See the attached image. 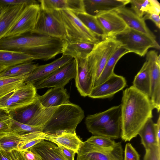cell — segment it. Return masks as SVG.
I'll list each match as a JSON object with an SVG mask.
<instances>
[{
  "label": "cell",
  "mask_w": 160,
  "mask_h": 160,
  "mask_svg": "<svg viewBox=\"0 0 160 160\" xmlns=\"http://www.w3.org/2000/svg\"><path fill=\"white\" fill-rule=\"evenodd\" d=\"M121 105L122 139L130 141L136 137L149 119L154 109L149 98L132 86L123 92Z\"/></svg>",
  "instance_id": "6da1fadb"
},
{
  "label": "cell",
  "mask_w": 160,
  "mask_h": 160,
  "mask_svg": "<svg viewBox=\"0 0 160 160\" xmlns=\"http://www.w3.org/2000/svg\"><path fill=\"white\" fill-rule=\"evenodd\" d=\"M84 117V112L78 105L70 102L60 106L43 108L35 121L42 127L45 134L57 135L76 133V129Z\"/></svg>",
  "instance_id": "7a4b0ae2"
},
{
  "label": "cell",
  "mask_w": 160,
  "mask_h": 160,
  "mask_svg": "<svg viewBox=\"0 0 160 160\" xmlns=\"http://www.w3.org/2000/svg\"><path fill=\"white\" fill-rule=\"evenodd\" d=\"M121 105L114 106L102 112L88 116L85 124L89 132L93 135L112 139L121 136Z\"/></svg>",
  "instance_id": "3957f363"
},
{
  "label": "cell",
  "mask_w": 160,
  "mask_h": 160,
  "mask_svg": "<svg viewBox=\"0 0 160 160\" xmlns=\"http://www.w3.org/2000/svg\"><path fill=\"white\" fill-rule=\"evenodd\" d=\"M58 11L65 28V40L67 43L95 44L100 41L73 12L67 9Z\"/></svg>",
  "instance_id": "277c9868"
},
{
  "label": "cell",
  "mask_w": 160,
  "mask_h": 160,
  "mask_svg": "<svg viewBox=\"0 0 160 160\" xmlns=\"http://www.w3.org/2000/svg\"><path fill=\"white\" fill-rule=\"evenodd\" d=\"M122 46L120 42L114 38H106L94 44L86 58L88 66L95 72L94 84L99 78L109 59Z\"/></svg>",
  "instance_id": "5b68a950"
},
{
  "label": "cell",
  "mask_w": 160,
  "mask_h": 160,
  "mask_svg": "<svg viewBox=\"0 0 160 160\" xmlns=\"http://www.w3.org/2000/svg\"><path fill=\"white\" fill-rule=\"evenodd\" d=\"M114 38L129 52L144 56L151 48L159 50L160 46L156 39L144 33L127 28Z\"/></svg>",
  "instance_id": "8992f818"
},
{
  "label": "cell",
  "mask_w": 160,
  "mask_h": 160,
  "mask_svg": "<svg viewBox=\"0 0 160 160\" xmlns=\"http://www.w3.org/2000/svg\"><path fill=\"white\" fill-rule=\"evenodd\" d=\"M32 84L24 83L0 98V110L10 112L33 102L38 94Z\"/></svg>",
  "instance_id": "52a82bcc"
},
{
  "label": "cell",
  "mask_w": 160,
  "mask_h": 160,
  "mask_svg": "<svg viewBox=\"0 0 160 160\" xmlns=\"http://www.w3.org/2000/svg\"><path fill=\"white\" fill-rule=\"evenodd\" d=\"M30 33L65 40V29L58 11L45 10L40 8L35 27Z\"/></svg>",
  "instance_id": "ba28073f"
},
{
  "label": "cell",
  "mask_w": 160,
  "mask_h": 160,
  "mask_svg": "<svg viewBox=\"0 0 160 160\" xmlns=\"http://www.w3.org/2000/svg\"><path fill=\"white\" fill-rule=\"evenodd\" d=\"M77 160H123V150L121 142L112 147L102 148L84 142L77 152Z\"/></svg>",
  "instance_id": "9c48e42d"
},
{
  "label": "cell",
  "mask_w": 160,
  "mask_h": 160,
  "mask_svg": "<svg viewBox=\"0 0 160 160\" xmlns=\"http://www.w3.org/2000/svg\"><path fill=\"white\" fill-rule=\"evenodd\" d=\"M77 60L73 58L70 62L33 85L36 89L45 88H64L76 73Z\"/></svg>",
  "instance_id": "30bf717a"
},
{
  "label": "cell",
  "mask_w": 160,
  "mask_h": 160,
  "mask_svg": "<svg viewBox=\"0 0 160 160\" xmlns=\"http://www.w3.org/2000/svg\"><path fill=\"white\" fill-rule=\"evenodd\" d=\"M40 10L39 4L26 5L19 17L4 37H13L30 33L34 29Z\"/></svg>",
  "instance_id": "8fae6325"
},
{
  "label": "cell",
  "mask_w": 160,
  "mask_h": 160,
  "mask_svg": "<svg viewBox=\"0 0 160 160\" xmlns=\"http://www.w3.org/2000/svg\"><path fill=\"white\" fill-rule=\"evenodd\" d=\"M95 77V73L88 65L86 58L77 60L74 79L76 86L81 96H88L94 87Z\"/></svg>",
  "instance_id": "7c38bea8"
},
{
  "label": "cell",
  "mask_w": 160,
  "mask_h": 160,
  "mask_svg": "<svg viewBox=\"0 0 160 160\" xmlns=\"http://www.w3.org/2000/svg\"><path fill=\"white\" fill-rule=\"evenodd\" d=\"M146 60L149 65L151 76L149 98L154 108L159 112L160 109V65L156 61L157 52L151 50L146 54Z\"/></svg>",
  "instance_id": "4fadbf2b"
},
{
  "label": "cell",
  "mask_w": 160,
  "mask_h": 160,
  "mask_svg": "<svg viewBox=\"0 0 160 160\" xmlns=\"http://www.w3.org/2000/svg\"><path fill=\"white\" fill-rule=\"evenodd\" d=\"M126 85V80L124 77L114 73L104 82L94 87L88 96L93 98H111Z\"/></svg>",
  "instance_id": "5bb4252c"
},
{
  "label": "cell",
  "mask_w": 160,
  "mask_h": 160,
  "mask_svg": "<svg viewBox=\"0 0 160 160\" xmlns=\"http://www.w3.org/2000/svg\"><path fill=\"white\" fill-rule=\"evenodd\" d=\"M96 16L103 30L105 38H114L128 28L114 11L101 13Z\"/></svg>",
  "instance_id": "9a60e30c"
},
{
  "label": "cell",
  "mask_w": 160,
  "mask_h": 160,
  "mask_svg": "<svg viewBox=\"0 0 160 160\" xmlns=\"http://www.w3.org/2000/svg\"><path fill=\"white\" fill-rule=\"evenodd\" d=\"M73 59L70 56L62 55L60 58L50 63L38 65L28 76L24 83L33 84L47 77Z\"/></svg>",
  "instance_id": "2e32d148"
},
{
  "label": "cell",
  "mask_w": 160,
  "mask_h": 160,
  "mask_svg": "<svg viewBox=\"0 0 160 160\" xmlns=\"http://www.w3.org/2000/svg\"><path fill=\"white\" fill-rule=\"evenodd\" d=\"M83 2L85 12L96 16L125 7L130 0H83Z\"/></svg>",
  "instance_id": "e0dca14e"
},
{
  "label": "cell",
  "mask_w": 160,
  "mask_h": 160,
  "mask_svg": "<svg viewBox=\"0 0 160 160\" xmlns=\"http://www.w3.org/2000/svg\"><path fill=\"white\" fill-rule=\"evenodd\" d=\"M114 11L123 20L128 28L156 39L155 36L148 27L145 21L142 18L138 16L132 11L124 7Z\"/></svg>",
  "instance_id": "ac0fdd59"
},
{
  "label": "cell",
  "mask_w": 160,
  "mask_h": 160,
  "mask_svg": "<svg viewBox=\"0 0 160 160\" xmlns=\"http://www.w3.org/2000/svg\"><path fill=\"white\" fill-rule=\"evenodd\" d=\"M45 134L41 131H36L23 134L11 132L0 140V149L10 151L17 149L20 143H24L30 141L38 139H43Z\"/></svg>",
  "instance_id": "d6986e66"
},
{
  "label": "cell",
  "mask_w": 160,
  "mask_h": 160,
  "mask_svg": "<svg viewBox=\"0 0 160 160\" xmlns=\"http://www.w3.org/2000/svg\"><path fill=\"white\" fill-rule=\"evenodd\" d=\"M41 9L45 10L69 9L77 14L85 12L83 0H38Z\"/></svg>",
  "instance_id": "ffe728a7"
},
{
  "label": "cell",
  "mask_w": 160,
  "mask_h": 160,
  "mask_svg": "<svg viewBox=\"0 0 160 160\" xmlns=\"http://www.w3.org/2000/svg\"><path fill=\"white\" fill-rule=\"evenodd\" d=\"M37 97L31 103L16 109L8 114L13 120L20 123L30 125L33 119L41 112L43 107Z\"/></svg>",
  "instance_id": "44dd1931"
},
{
  "label": "cell",
  "mask_w": 160,
  "mask_h": 160,
  "mask_svg": "<svg viewBox=\"0 0 160 160\" xmlns=\"http://www.w3.org/2000/svg\"><path fill=\"white\" fill-rule=\"evenodd\" d=\"M41 105L44 108L58 107L68 103L69 96L64 88H53L42 96H38Z\"/></svg>",
  "instance_id": "7402d4cb"
},
{
  "label": "cell",
  "mask_w": 160,
  "mask_h": 160,
  "mask_svg": "<svg viewBox=\"0 0 160 160\" xmlns=\"http://www.w3.org/2000/svg\"><path fill=\"white\" fill-rule=\"evenodd\" d=\"M26 5L8 6L0 17V40L4 37L12 28Z\"/></svg>",
  "instance_id": "603a6c76"
},
{
  "label": "cell",
  "mask_w": 160,
  "mask_h": 160,
  "mask_svg": "<svg viewBox=\"0 0 160 160\" xmlns=\"http://www.w3.org/2000/svg\"><path fill=\"white\" fill-rule=\"evenodd\" d=\"M42 160H67L54 143L43 140L31 148Z\"/></svg>",
  "instance_id": "cb8c5ba5"
},
{
  "label": "cell",
  "mask_w": 160,
  "mask_h": 160,
  "mask_svg": "<svg viewBox=\"0 0 160 160\" xmlns=\"http://www.w3.org/2000/svg\"><path fill=\"white\" fill-rule=\"evenodd\" d=\"M44 140L52 142L57 146H61L73 150L76 153L82 142L76 133L63 132L57 135L45 134Z\"/></svg>",
  "instance_id": "d4e9b609"
},
{
  "label": "cell",
  "mask_w": 160,
  "mask_h": 160,
  "mask_svg": "<svg viewBox=\"0 0 160 160\" xmlns=\"http://www.w3.org/2000/svg\"><path fill=\"white\" fill-rule=\"evenodd\" d=\"M151 81L150 66L148 62L146 60L139 72L135 77L132 86L149 98Z\"/></svg>",
  "instance_id": "484cf974"
},
{
  "label": "cell",
  "mask_w": 160,
  "mask_h": 160,
  "mask_svg": "<svg viewBox=\"0 0 160 160\" xmlns=\"http://www.w3.org/2000/svg\"><path fill=\"white\" fill-rule=\"evenodd\" d=\"M33 60L30 56L23 52L0 49V66L8 68Z\"/></svg>",
  "instance_id": "4316f807"
},
{
  "label": "cell",
  "mask_w": 160,
  "mask_h": 160,
  "mask_svg": "<svg viewBox=\"0 0 160 160\" xmlns=\"http://www.w3.org/2000/svg\"><path fill=\"white\" fill-rule=\"evenodd\" d=\"M94 44L85 42L67 43L62 54L70 56L78 60L86 59Z\"/></svg>",
  "instance_id": "83f0119b"
},
{
  "label": "cell",
  "mask_w": 160,
  "mask_h": 160,
  "mask_svg": "<svg viewBox=\"0 0 160 160\" xmlns=\"http://www.w3.org/2000/svg\"><path fill=\"white\" fill-rule=\"evenodd\" d=\"M128 53L129 52L122 46L118 48L109 59L94 87L102 83L114 74V68L118 62L122 57Z\"/></svg>",
  "instance_id": "f1b7e54d"
},
{
  "label": "cell",
  "mask_w": 160,
  "mask_h": 160,
  "mask_svg": "<svg viewBox=\"0 0 160 160\" xmlns=\"http://www.w3.org/2000/svg\"><path fill=\"white\" fill-rule=\"evenodd\" d=\"M32 61L25 62L7 68L0 73V78L29 75L38 66Z\"/></svg>",
  "instance_id": "f546056e"
},
{
  "label": "cell",
  "mask_w": 160,
  "mask_h": 160,
  "mask_svg": "<svg viewBox=\"0 0 160 160\" xmlns=\"http://www.w3.org/2000/svg\"><path fill=\"white\" fill-rule=\"evenodd\" d=\"M141 138L142 144L145 150L153 146L157 145L155 123L152 118L149 119L138 132ZM159 147V146H158Z\"/></svg>",
  "instance_id": "4dcf8cb0"
},
{
  "label": "cell",
  "mask_w": 160,
  "mask_h": 160,
  "mask_svg": "<svg viewBox=\"0 0 160 160\" xmlns=\"http://www.w3.org/2000/svg\"><path fill=\"white\" fill-rule=\"evenodd\" d=\"M85 26L98 38H105L103 30L96 17L86 12L76 14Z\"/></svg>",
  "instance_id": "1f68e13d"
},
{
  "label": "cell",
  "mask_w": 160,
  "mask_h": 160,
  "mask_svg": "<svg viewBox=\"0 0 160 160\" xmlns=\"http://www.w3.org/2000/svg\"><path fill=\"white\" fill-rule=\"evenodd\" d=\"M28 75L0 78V98L24 84Z\"/></svg>",
  "instance_id": "d6a6232c"
},
{
  "label": "cell",
  "mask_w": 160,
  "mask_h": 160,
  "mask_svg": "<svg viewBox=\"0 0 160 160\" xmlns=\"http://www.w3.org/2000/svg\"><path fill=\"white\" fill-rule=\"evenodd\" d=\"M133 12L141 18L150 12L152 4V0H130Z\"/></svg>",
  "instance_id": "836d02e7"
},
{
  "label": "cell",
  "mask_w": 160,
  "mask_h": 160,
  "mask_svg": "<svg viewBox=\"0 0 160 160\" xmlns=\"http://www.w3.org/2000/svg\"><path fill=\"white\" fill-rule=\"evenodd\" d=\"M10 129L12 133L23 134L36 131L42 132V127L20 123L12 119Z\"/></svg>",
  "instance_id": "e575fe53"
},
{
  "label": "cell",
  "mask_w": 160,
  "mask_h": 160,
  "mask_svg": "<svg viewBox=\"0 0 160 160\" xmlns=\"http://www.w3.org/2000/svg\"><path fill=\"white\" fill-rule=\"evenodd\" d=\"M11 121L8 114L0 110V140L11 132Z\"/></svg>",
  "instance_id": "d590c367"
},
{
  "label": "cell",
  "mask_w": 160,
  "mask_h": 160,
  "mask_svg": "<svg viewBox=\"0 0 160 160\" xmlns=\"http://www.w3.org/2000/svg\"><path fill=\"white\" fill-rule=\"evenodd\" d=\"M85 142L90 144L102 148L112 147L116 143L112 139L97 135L92 136Z\"/></svg>",
  "instance_id": "8d00e7d4"
},
{
  "label": "cell",
  "mask_w": 160,
  "mask_h": 160,
  "mask_svg": "<svg viewBox=\"0 0 160 160\" xmlns=\"http://www.w3.org/2000/svg\"><path fill=\"white\" fill-rule=\"evenodd\" d=\"M0 160H26L22 151L13 149L10 151L0 149Z\"/></svg>",
  "instance_id": "74e56055"
},
{
  "label": "cell",
  "mask_w": 160,
  "mask_h": 160,
  "mask_svg": "<svg viewBox=\"0 0 160 160\" xmlns=\"http://www.w3.org/2000/svg\"><path fill=\"white\" fill-rule=\"evenodd\" d=\"M124 160H140L139 154L130 143L125 145Z\"/></svg>",
  "instance_id": "f35d334b"
},
{
  "label": "cell",
  "mask_w": 160,
  "mask_h": 160,
  "mask_svg": "<svg viewBox=\"0 0 160 160\" xmlns=\"http://www.w3.org/2000/svg\"><path fill=\"white\" fill-rule=\"evenodd\" d=\"M145 150L143 160H160V147L154 145Z\"/></svg>",
  "instance_id": "ab89813d"
},
{
  "label": "cell",
  "mask_w": 160,
  "mask_h": 160,
  "mask_svg": "<svg viewBox=\"0 0 160 160\" xmlns=\"http://www.w3.org/2000/svg\"><path fill=\"white\" fill-rule=\"evenodd\" d=\"M38 1L35 0H0V6H14L20 5L38 4Z\"/></svg>",
  "instance_id": "60d3db41"
},
{
  "label": "cell",
  "mask_w": 160,
  "mask_h": 160,
  "mask_svg": "<svg viewBox=\"0 0 160 160\" xmlns=\"http://www.w3.org/2000/svg\"><path fill=\"white\" fill-rule=\"evenodd\" d=\"M22 152L26 160H42L40 156L31 148Z\"/></svg>",
  "instance_id": "b9f144b4"
},
{
  "label": "cell",
  "mask_w": 160,
  "mask_h": 160,
  "mask_svg": "<svg viewBox=\"0 0 160 160\" xmlns=\"http://www.w3.org/2000/svg\"><path fill=\"white\" fill-rule=\"evenodd\" d=\"M64 157L67 160H74L76 152L73 150L66 148L63 146H57Z\"/></svg>",
  "instance_id": "7bdbcfd3"
},
{
  "label": "cell",
  "mask_w": 160,
  "mask_h": 160,
  "mask_svg": "<svg viewBox=\"0 0 160 160\" xmlns=\"http://www.w3.org/2000/svg\"><path fill=\"white\" fill-rule=\"evenodd\" d=\"M44 139H38L30 141L19 146L17 149L22 151L28 150Z\"/></svg>",
  "instance_id": "ee69618b"
},
{
  "label": "cell",
  "mask_w": 160,
  "mask_h": 160,
  "mask_svg": "<svg viewBox=\"0 0 160 160\" xmlns=\"http://www.w3.org/2000/svg\"><path fill=\"white\" fill-rule=\"evenodd\" d=\"M145 21L149 19L152 21L156 26L159 28H160V18L159 15L154 13H147L145 15L142 17Z\"/></svg>",
  "instance_id": "f6af8a7d"
},
{
  "label": "cell",
  "mask_w": 160,
  "mask_h": 160,
  "mask_svg": "<svg viewBox=\"0 0 160 160\" xmlns=\"http://www.w3.org/2000/svg\"><path fill=\"white\" fill-rule=\"evenodd\" d=\"M155 132L158 146L160 147V115L158 117L156 123H155Z\"/></svg>",
  "instance_id": "bcb514c9"
},
{
  "label": "cell",
  "mask_w": 160,
  "mask_h": 160,
  "mask_svg": "<svg viewBox=\"0 0 160 160\" xmlns=\"http://www.w3.org/2000/svg\"><path fill=\"white\" fill-rule=\"evenodd\" d=\"M8 6H0V17L2 14L6 10Z\"/></svg>",
  "instance_id": "7dc6e473"
},
{
  "label": "cell",
  "mask_w": 160,
  "mask_h": 160,
  "mask_svg": "<svg viewBox=\"0 0 160 160\" xmlns=\"http://www.w3.org/2000/svg\"><path fill=\"white\" fill-rule=\"evenodd\" d=\"M7 68L4 66H0V73L3 71Z\"/></svg>",
  "instance_id": "c3c4849f"
}]
</instances>
